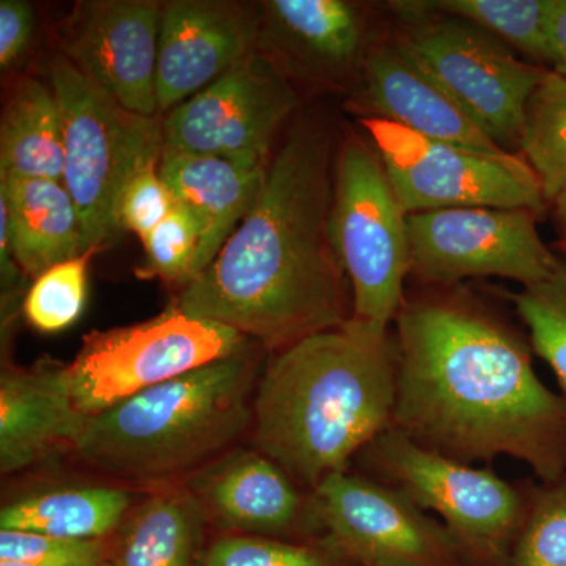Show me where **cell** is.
<instances>
[{
  "mask_svg": "<svg viewBox=\"0 0 566 566\" xmlns=\"http://www.w3.org/2000/svg\"><path fill=\"white\" fill-rule=\"evenodd\" d=\"M395 323L394 428L461 463L565 474L566 395L538 378L531 342L463 293L405 297Z\"/></svg>",
  "mask_w": 566,
  "mask_h": 566,
  "instance_id": "1",
  "label": "cell"
},
{
  "mask_svg": "<svg viewBox=\"0 0 566 566\" xmlns=\"http://www.w3.org/2000/svg\"><path fill=\"white\" fill-rule=\"evenodd\" d=\"M331 139L294 126L251 210L175 307L279 353L353 316L352 285L333 238Z\"/></svg>",
  "mask_w": 566,
  "mask_h": 566,
  "instance_id": "2",
  "label": "cell"
},
{
  "mask_svg": "<svg viewBox=\"0 0 566 566\" xmlns=\"http://www.w3.org/2000/svg\"><path fill=\"white\" fill-rule=\"evenodd\" d=\"M395 394V338L352 318L275 353L253 395V442L312 493L394 427Z\"/></svg>",
  "mask_w": 566,
  "mask_h": 566,
  "instance_id": "3",
  "label": "cell"
},
{
  "mask_svg": "<svg viewBox=\"0 0 566 566\" xmlns=\"http://www.w3.org/2000/svg\"><path fill=\"white\" fill-rule=\"evenodd\" d=\"M263 349L248 340L232 356L88 416L73 449L122 482L196 474L251 427Z\"/></svg>",
  "mask_w": 566,
  "mask_h": 566,
  "instance_id": "4",
  "label": "cell"
},
{
  "mask_svg": "<svg viewBox=\"0 0 566 566\" xmlns=\"http://www.w3.org/2000/svg\"><path fill=\"white\" fill-rule=\"evenodd\" d=\"M50 74L65 134L62 182L80 212L85 251H98L120 230L126 182L144 164L161 159L163 122L125 109L63 55Z\"/></svg>",
  "mask_w": 566,
  "mask_h": 566,
  "instance_id": "5",
  "label": "cell"
},
{
  "mask_svg": "<svg viewBox=\"0 0 566 566\" xmlns=\"http://www.w3.org/2000/svg\"><path fill=\"white\" fill-rule=\"evenodd\" d=\"M363 458L375 480L438 515L472 566H509L526 517L527 486L424 449L394 427Z\"/></svg>",
  "mask_w": 566,
  "mask_h": 566,
  "instance_id": "6",
  "label": "cell"
},
{
  "mask_svg": "<svg viewBox=\"0 0 566 566\" xmlns=\"http://www.w3.org/2000/svg\"><path fill=\"white\" fill-rule=\"evenodd\" d=\"M331 238L352 285V318L389 331L412 271L408 214L378 151L357 136L338 153Z\"/></svg>",
  "mask_w": 566,
  "mask_h": 566,
  "instance_id": "7",
  "label": "cell"
},
{
  "mask_svg": "<svg viewBox=\"0 0 566 566\" xmlns=\"http://www.w3.org/2000/svg\"><path fill=\"white\" fill-rule=\"evenodd\" d=\"M237 331L169 308L148 322L93 333L66 365L74 405L95 416L170 379L232 356L248 342Z\"/></svg>",
  "mask_w": 566,
  "mask_h": 566,
  "instance_id": "8",
  "label": "cell"
},
{
  "mask_svg": "<svg viewBox=\"0 0 566 566\" xmlns=\"http://www.w3.org/2000/svg\"><path fill=\"white\" fill-rule=\"evenodd\" d=\"M411 28L398 48L504 150L520 145L526 104L546 71L515 57L501 40L471 22L405 13Z\"/></svg>",
  "mask_w": 566,
  "mask_h": 566,
  "instance_id": "9",
  "label": "cell"
},
{
  "mask_svg": "<svg viewBox=\"0 0 566 566\" xmlns=\"http://www.w3.org/2000/svg\"><path fill=\"white\" fill-rule=\"evenodd\" d=\"M319 542L352 566H472L444 524L401 491L340 472L312 491Z\"/></svg>",
  "mask_w": 566,
  "mask_h": 566,
  "instance_id": "10",
  "label": "cell"
},
{
  "mask_svg": "<svg viewBox=\"0 0 566 566\" xmlns=\"http://www.w3.org/2000/svg\"><path fill=\"white\" fill-rule=\"evenodd\" d=\"M360 123L408 216L452 208H524L536 214L545 210V196L532 169L427 139L381 118L365 117Z\"/></svg>",
  "mask_w": 566,
  "mask_h": 566,
  "instance_id": "11",
  "label": "cell"
},
{
  "mask_svg": "<svg viewBox=\"0 0 566 566\" xmlns=\"http://www.w3.org/2000/svg\"><path fill=\"white\" fill-rule=\"evenodd\" d=\"M524 208H452L408 216L412 271L423 281L453 285L501 277L523 286L545 281L556 268Z\"/></svg>",
  "mask_w": 566,
  "mask_h": 566,
  "instance_id": "12",
  "label": "cell"
},
{
  "mask_svg": "<svg viewBox=\"0 0 566 566\" xmlns=\"http://www.w3.org/2000/svg\"><path fill=\"white\" fill-rule=\"evenodd\" d=\"M296 103L282 71L253 52L169 112L163 122L164 147L266 169L275 133Z\"/></svg>",
  "mask_w": 566,
  "mask_h": 566,
  "instance_id": "13",
  "label": "cell"
},
{
  "mask_svg": "<svg viewBox=\"0 0 566 566\" xmlns=\"http://www.w3.org/2000/svg\"><path fill=\"white\" fill-rule=\"evenodd\" d=\"M163 7L151 0L82 2L63 35V57L125 109L144 117L159 112Z\"/></svg>",
  "mask_w": 566,
  "mask_h": 566,
  "instance_id": "14",
  "label": "cell"
},
{
  "mask_svg": "<svg viewBox=\"0 0 566 566\" xmlns=\"http://www.w3.org/2000/svg\"><path fill=\"white\" fill-rule=\"evenodd\" d=\"M260 20L243 3L174 0L164 3L156 96L172 111L253 54Z\"/></svg>",
  "mask_w": 566,
  "mask_h": 566,
  "instance_id": "15",
  "label": "cell"
},
{
  "mask_svg": "<svg viewBox=\"0 0 566 566\" xmlns=\"http://www.w3.org/2000/svg\"><path fill=\"white\" fill-rule=\"evenodd\" d=\"M189 491L219 526L248 535L277 536L319 531L311 497L259 450L227 452L197 471Z\"/></svg>",
  "mask_w": 566,
  "mask_h": 566,
  "instance_id": "16",
  "label": "cell"
},
{
  "mask_svg": "<svg viewBox=\"0 0 566 566\" xmlns=\"http://www.w3.org/2000/svg\"><path fill=\"white\" fill-rule=\"evenodd\" d=\"M364 109L370 117L397 123L427 139L453 145L516 167L531 169L523 156L506 151L398 44H382L364 61Z\"/></svg>",
  "mask_w": 566,
  "mask_h": 566,
  "instance_id": "17",
  "label": "cell"
},
{
  "mask_svg": "<svg viewBox=\"0 0 566 566\" xmlns=\"http://www.w3.org/2000/svg\"><path fill=\"white\" fill-rule=\"evenodd\" d=\"M85 420L63 365L7 368L0 376V472L24 471L55 449L73 447Z\"/></svg>",
  "mask_w": 566,
  "mask_h": 566,
  "instance_id": "18",
  "label": "cell"
},
{
  "mask_svg": "<svg viewBox=\"0 0 566 566\" xmlns=\"http://www.w3.org/2000/svg\"><path fill=\"white\" fill-rule=\"evenodd\" d=\"M266 169H245L216 156L164 147L159 174L175 202L191 212L200 227L192 281L214 262L230 234L251 210Z\"/></svg>",
  "mask_w": 566,
  "mask_h": 566,
  "instance_id": "19",
  "label": "cell"
},
{
  "mask_svg": "<svg viewBox=\"0 0 566 566\" xmlns=\"http://www.w3.org/2000/svg\"><path fill=\"white\" fill-rule=\"evenodd\" d=\"M0 203L22 273L36 279L87 252L80 212L62 181L0 177Z\"/></svg>",
  "mask_w": 566,
  "mask_h": 566,
  "instance_id": "20",
  "label": "cell"
},
{
  "mask_svg": "<svg viewBox=\"0 0 566 566\" xmlns=\"http://www.w3.org/2000/svg\"><path fill=\"white\" fill-rule=\"evenodd\" d=\"M205 520L188 486L163 488L126 515L102 566H196Z\"/></svg>",
  "mask_w": 566,
  "mask_h": 566,
  "instance_id": "21",
  "label": "cell"
},
{
  "mask_svg": "<svg viewBox=\"0 0 566 566\" xmlns=\"http://www.w3.org/2000/svg\"><path fill=\"white\" fill-rule=\"evenodd\" d=\"M65 134L52 87L39 80L18 84L0 125V177L63 180Z\"/></svg>",
  "mask_w": 566,
  "mask_h": 566,
  "instance_id": "22",
  "label": "cell"
},
{
  "mask_svg": "<svg viewBox=\"0 0 566 566\" xmlns=\"http://www.w3.org/2000/svg\"><path fill=\"white\" fill-rule=\"evenodd\" d=\"M133 495L123 488L80 486L43 491L3 506L0 531L69 539H103L120 527Z\"/></svg>",
  "mask_w": 566,
  "mask_h": 566,
  "instance_id": "23",
  "label": "cell"
},
{
  "mask_svg": "<svg viewBox=\"0 0 566 566\" xmlns=\"http://www.w3.org/2000/svg\"><path fill=\"white\" fill-rule=\"evenodd\" d=\"M279 39L305 61L349 69L363 48V20L344 0H273L264 3Z\"/></svg>",
  "mask_w": 566,
  "mask_h": 566,
  "instance_id": "24",
  "label": "cell"
},
{
  "mask_svg": "<svg viewBox=\"0 0 566 566\" xmlns=\"http://www.w3.org/2000/svg\"><path fill=\"white\" fill-rule=\"evenodd\" d=\"M549 7L551 0H438L400 2L395 9L403 13L446 14L471 22L546 69L553 66L547 29Z\"/></svg>",
  "mask_w": 566,
  "mask_h": 566,
  "instance_id": "25",
  "label": "cell"
},
{
  "mask_svg": "<svg viewBox=\"0 0 566 566\" xmlns=\"http://www.w3.org/2000/svg\"><path fill=\"white\" fill-rule=\"evenodd\" d=\"M520 147L546 202L566 188V76L547 70L524 111Z\"/></svg>",
  "mask_w": 566,
  "mask_h": 566,
  "instance_id": "26",
  "label": "cell"
},
{
  "mask_svg": "<svg viewBox=\"0 0 566 566\" xmlns=\"http://www.w3.org/2000/svg\"><path fill=\"white\" fill-rule=\"evenodd\" d=\"M506 296L526 324L532 349L553 368L566 395V256L558 255L545 281Z\"/></svg>",
  "mask_w": 566,
  "mask_h": 566,
  "instance_id": "27",
  "label": "cell"
},
{
  "mask_svg": "<svg viewBox=\"0 0 566 566\" xmlns=\"http://www.w3.org/2000/svg\"><path fill=\"white\" fill-rule=\"evenodd\" d=\"M509 566H566V472L527 486V512Z\"/></svg>",
  "mask_w": 566,
  "mask_h": 566,
  "instance_id": "28",
  "label": "cell"
},
{
  "mask_svg": "<svg viewBox=\"0 0 566 566\" xmlns=\"http://www.w3.org/2000/svg\"><path fill=\"white\" fill-rule=\"evenodd\" d=\"M96 249L55 264L35 279L24 297V314L35 329L61 333L81 318L87 301L88 263Z\"/></svg>",
  "mask_w": 566,
  "mask_h": 566,
  "instance_id": "29",
  "label": "cell"
},
{
  "mask_svg": "<svg viewBox=\"0 0 566 566\" xmlns=\"http://www.w3.org/2000/svg\"><path fill=\"white\" fill-rule=\"evenodd\" d=\"M203 566H352L322 542H286L259 535H233L212 543Z\"/></svg>",
  "mask_w": 566,
  "mask_h": 566,
  "instance_id": "30",
  "label": "cell"
},
{
  "mask_svg": "<svg viewBox=\"0 0 566 566\" xmlns=\"http://www.w3.org/2000/svg\"><path fill=\"white\" fill-rule=\"evenodd\" d=\"M199 244V223L185 207L175 205L169 216L144 241L147 253L145 274L180 283L185 289L192 282Z\"/></svg>",
  "mask_w": 566,
  "mask_h": 566,
  "instance_id": "31",
  "label": "cell"
},
{
  "mask_svg": "<svg viewBox=\"0 0 566 566\" xmlns=\"http://www.w3.org/2000/svg\"><path fill=\"white\" fill-rule=\"evenodd\" d=\"M103 539H69L33 532L0 531V562L32 566H102Z\"/></svg>",
  "mask_w": 566,
  "mask_h": 566,
  "instance_id": "32",
  "label": "cell"
},
{
  "mask_svg": "<svg viewBox=\"0 0 566 566\" xmlns=\"http://www.w3.org/2000/svg\"><path fill=\"white\" fill-rule=\"evenodd\" d=\"M159 161L161 159H155L137 169L126 182L118 202V226L136 233L142 243L177 205L159 174Z\"/></svg>",
  "mask_w": 566,
  "mask_h": 566,
  "instance_id": "33",
  "label": "cell"
},
{
  "mask_svg": "<svg viewBox=\"0 0 566 566\" xmlns=\"http://www.w3.org/2000/svg\"><path fill=\"white\" fill-rule=\"evenodd\" d=\"M35 28V10L24 0L0 2V66L9 70L28 50Z\"/></svg>",
  "mask_w": 566,
  "mask_h": 566,
  "instance_id": "34",
  "label": "cell"
},
{
  "mask_svg": "<svg viewBox=\"0 0 566 566\" xmlns=\"http://www.w3.org/2000/svg\"><path fill=\"white\" fill-rule=\"evenodd\" d=\"M547 29L553 51L551 70L566 76V0H551Z\"/></svg>",
  "mask_w": 566,
  "mask_h": 566,
  "instance_id": "35",
  "label": "cell"
},
{
  "mask_svg": "<svg viewBox=\"0 0 566 566\" xmlns=\"http://www.w3.org/2000/svg\"><path fill=\"white\" fill-rule=\"evenodd\" d=\"M554 203V216H556V221L560 229L564 230L566 240V188L564 191L558 193L556 199L553 200Z\"/></svg>",
  "mask_w": 566,
  "mask_h": 566,
  "instance_id": "36",
  "label": "cell"
},
{
  "mask_svg": "<svg viewBox=\"0 0 566 566\" xmlns=\"http://www.w3.org/2000/svg\"><path fill=\"white\" fill-rule=\"evenodd\" d=\"M556 249L562 253V255L566 256V240H562L560 243L557 244Z\"/></svg>",
  "mask_w": 566,
  "mask_h": 566,
  "instance_id": "37",
  "label": "cell"
},
{
  "mask_svg": "<svg viewBox=\"0 0 566 566\" xmlns=\"http://www.w3.org/2000/svg\"><path fill=\"white\" fill-rule=\"evenodd\" d=\"M0 566H32V565L10 564V562H0Z\"/></svg>",
  "mask_w": 566,
  "mask_h": 566,
  "instance_id": "38",
  "label": "cell"
}]
</instances>
